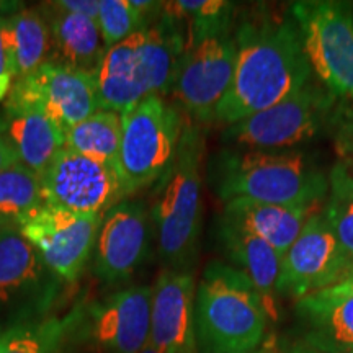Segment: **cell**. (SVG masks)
<instances>
[{
  "mask_svg": "<svg viewBox=\"0 0 353 353\" xmlns=\"http://www.w3.org/2000/svg\"><path fill=\"white\" fill-rule=\"evenodd\" d=\"M236 68L214 121L229 126L273 107L314 79L301 33L288 12H260L234 28Z\"/></svg>",
  "mask_w": 353,
  "mask_h": 353,
  "instance_id": "cell-1",
  "label": "cell"
},
{
  "mask_svg": "<svg viewBox=\"0 0 353 353\" xmlns=\"http://www.w3.org/2000/svg\"><path fill=\"white\" fill-rule=\"evenodd\" d=\"M210 175L223 203L247 198L270 205L319 208L329 190L327 174L299 149H224L211 161Z\"/></svg>",
  "mask_w": 353,
  "mask_h": 353,
  "instance_id": "cell-2",
  "label": "cell"
},
{
  "mask_svg": "<svg viewBox=\"0 0 353 353\" xmlns=\"http://www.w3.org/2000/svg\"><path fill=\"white\" fill-rule=\"evenodd\" d=\"M205 138L200 125H185L179 151L156 183L151 221L161 259L172 270L192 272L201 232V190Z\"/></svg>",
  "mask_w": 353,
  "mask_h": 353,
  "instance_id": "cell-3",
  "label": "cell"
},
{
  "mask_svg": "<svg viewBox=\"0 0 353 353\" xmlns=\"http://www.w3.org/2000/svg\"><path fill=\"white\" fill-rule=\"evenodd\" d=\"M195 321L201 353H247L263 342L268 314L247 275L213 260L196 285Z\"/></svg>",
  "mask_w": 353,
  "mask_h": 353,
  "instance_id": "cell-4",
  "label": "cell"
},
{
  "mask_svg": "<svg viewBox=\"0 0 353 353\" xmlns=\"http://www.w3.org/2000/svg\"><path fill=\"white\" fill-rule=\"evenodd\" d=\"M121 145L117 172L125 196L156 185L179 151L187 118L164 97H148L121 114Z\"/></svg>",
  "mask_w": 353,
  "mask_h": 353,
  "instance_id": "cell-5",
  "label": "cell"
},
{
  "mask_svg": "<svg viewBox=\"0 0 353 353\" xmlns=\"http://www.w3.org/2000/svg\"><path fill=\"white\" fill-rule=\"evenodd\" d=\"M337 103L339 100L314 77L273 107L226 126L221 138L232 149H296L324 131L329 132Z\"/></svg>",
  "mask_w": 353,
  "mask_h": 353,
  "instance_id": "cell-6",
  "label": "cell"
},
{
  "mask_svg": "<svg viewBox=\"0 0 353 353\" xmlns=\"http://www.w3.org/2000/svg\"><path fill=\"white\" fill-rule=\"evenodd\" d=\"M290 12L316 81L337 100L353 101V3L301 0Z\"/></svg>",
  "mask_w": 353,
  "mask_h": 353,
  "instance_id": "cell-7",
  "label": "cell"
},
{
  "mask_svg": "<svg viewBox=\"0 0 353 353\" xmlns=\"http://www.w3.org/2000/svg\"><path fill=\"white\" fill-rule=\"evenodd\" d=\"M64 281L17 229L0 236V334L50 316Z\"/></svg>",
  "mask_w": 353,
  "mask_h": 353,
  "instance_id": "cell-8",
  "label": "cell"
},
{
  "mask_svg": "<svg viewBox=\"0 0 353 353\" xmlns=\"http://www.w3.org/2000/svg\"><path fill=\"white\" fill-rule=\"evenodd\" d=\"M3 108L38 110L68 131L100 110L97 79L46 61L30 76L13 81Z\"/></svg>",
  "mask_w": 353,
  "mask_h": 353,
  "instance_id": "cell-9",
  "label": "cell"
},
{
  "mask_svg": "<svg viewBox=\"0 0 353 353\" xmlns=\"http://www.w3.org/2000/svg\"><path fill=\"white\" fill-rule=\"evenodd\" d=\"M352 262L322 210L316 211L281 255L276 293L299 299L330 288L345 278Z\"/></svg>",
  "mask_w": 353,
  "mask_h": 353,
  "instance_id": "cell-10",
  "label": "cell"
},
{
  "mask_svg": "<svg viewBox=\"0 0 353 353\" xmlns=\"http://www.w3.org/2000/svg\"><path fill=\"white\" fill-rule=\"evenodd\" d=\"M234 28L185 48L172 92L180 110L195 123H213L231 87L237 52Z\"/></svg>",
  "mask_w": 353,
  "mask_h": 353,
  "instance_id": "cell-11",
  "label": "cell"
},
{
  "mask_svg": "<svg viewBox=\"0 0 353 353\" xmlns=\"http://www.w3.org/2000/svg\"><path fill=\"white\" fill-rule=\"evenodd\" d=\"M46 206L79 214L103 216L126 200L117 167L64 148L39 175Z\"/></svg>",
  "mask_w": 353,
  "mask_h": 353,
  "instance_id": "cell-12",
  "label": "cell"
},
{
  "mask_svg": "<svg viewBox=\"0 0 353 353\" xmlns=\"http://www.w3.org/2000/svg\"><path fill=\"white\" fill-rule=\"evenodd\" d=\"M101 214H79L44 205L19 232L64 283L77 281L94 255Z\"/></svg>",
  "mask_w": 353,
  "mask_h": 353,
  "instance_id": "cell-13",
  "label": "cell"
},
{
  "mask_svg": "<svg viewBox=\"0 0 353 353\" xmlns=\"http://www.w3.org/2000/svg\"><path fill=\"white\" fill-rule=\"evenodd\" d=\"M151 211L143 201L123 200L101 216L94 249V272L108 285L138 272L151 245Z\"/></svg>",
  "mask_w": 353,
  "mask_h": 353,
  "instance_id": "cell-14",
  "label": "cell"
},
{
  "mask_svg": "<svg viewBox=\"0 0 353 353\" xmlns=\"http://www.w3.org/2000/svg\"><path fill=\"white\" fill-rule=\"evenodd\" d=\"M196 283L188 270L164 268L152 286L151 337L159 353H198Z\"/></svg>",
  "mask_w": 353,
  "mask_h": 353,
  "instance_id": "cell-15",
  "label": "cell"
},
{
  "mask_svg": "<svg viewBox=\"0 0 353 353\" xmlns=\"http://www.w3.org/2000/svg\"><path fill=\"white\" fill-rule=\"evenodd\" d=\"M152 286L125 288L90 309V335L107 353H139L151 337Z\"/></svg>",
  "mask_w": 353,
  "mask_h": 353,
  "instance_id": "cell-16",
  "label": "cell"
},
{
  "mask_svg": "<svg viewBox=\"0 0 353 353\" xmlns=\"http://www.w3.org/2000/svg\"><path fill=\"white\" fill-rule=\"evenodd\" d=\"M294 314L301 345L321 353H353V290L334 285L299 298Z\"/></svg>",
  "mask_w": 353,
  "mask_h": 353,
  "instance_id": "cell-17",
  "label": "cell"
},
{
  "mask_svg": "<svg viewBox=\"0 0 353 353\" xmlns=\"http://www.w3.org/2000/svg\"><path fill=\"white\" fill-rule=\"evenodd\" d=\"M319 211L316 206L270 205L234 198L224 203L221 221L252 234L283 255L296 241L309 216Z\"/></svg>",
  "mask_w": 353,
  "mask_h": 353,
  "instance_id": "cell-18",
  "label": "cell"
},
{
  "mask_svg": "<svg viewBox=\"0 0 353 353\" xmlns=\"http://www.w3.org/2000/svg\"><path fill=\"white\" fill-rule=\"evenodd\" d=\"M143 38L141 28L105 51L95 74L100 110L123 114L148 99L139 59Z\"/></svg>",
  "mask_w": 353,
  "mask_h": 353,
  "instance_id": "cell-19",
  "label": "cell"
},
{
  "mask_svg": "<svg viewBox=\"0 0 353 353\" xmlns=\"http://www.w3.org/2000/svg\"><path fill=\"white\" fill-rule=\"evenodd\" d=\"M218 241L232 267L239 268L252 281L268 319H276V281L281 255L265 241L221 219Z\"/></svg>",
  "mask_w": 353,
  "mask_h": 353,
  "instance_id": "cell-20",
  "label": "cell"
},
{
  "mask_svg": "<svg viewBox=\"0 0 353 353\" xmlns=\"http://www.w3.org/2000/svg\"><path fill=\"white\" fill-rule=\"evenodd\" d=\"M3 138L19 154L20 164L41 175L65 148V131L48 114L32 108H3Z\"/></svg>",
  "mask_w": 353,
  "mask_h": 353,
  "instance_id": "cell-21",
  "label": "cell"
},
{
  "mask_svg": "<svg viewBox=\"0 0 353 353\" xmlns=\"http://www.w3.org/2000/svg\"><path fill=\"white\" fill-rule=\"evenodd\" d=\"M51 8L54 15L50 21V32L57 56L52 63L95 76L107 51L97 21L63 10L54 3Z\"/></svg>",
  "mask_w": 353,
  "mask_h": 353,
  "instance_id": "cell-22",
  "label": "cell"
},
{
  "mask_svg": "<svg viewBox=\"0 0 353 353\" xmlns=\"http://www.w3.org/2000/svg\"><path fill=\"white\" fill-rule=\"evenodd\" d=\"M82 321V309L63 317L48 316L0 334V353H61Z\"/></svg>",
  "mask_w": 353,
  "mask_h": 353,
  "instance_id": "cell-23",
  "label": "cell"
},
{
  "mask_svg": "<svg viewBox=\"0 0 353 353\" xmlns=\"http://www.w3.org/2000/svg\"><path fill=\"white\" fill-rule=\"evenodd\" d=\"M121 131L120 113L99 110L87 120L65 131V148L92 161L117 167Z\"/></svg>",
  "mask_w": 353,
  "mask_h": 353,
  "instance_id": "cell-24",
  "label": "cell"
},
{
  "mask_svg": "<svg viewBox=\"0 0 353 353\" xmlns=\"http://www.w3.org/2000/svg\"><path fill=\"white\" fill-rule=\"evenodd\" d=\"M39 175L23 164L0 172V229H19L43 208Z\"/></svg>",
  "mask_w": 353,
  "mask_h": 353,
  "instance_id": "cell-25",
  "label": "cell"
},
{
  "mask_svg": "<svg viewBox=\"0 0 353 353\" xmlns=\"http://www.w3.org/2000/svg\"><path fill=\"white\" fill-rule=\"evenodd\" d=\"M164 12L183 28L185 48L234 28V7L226 0H176L164 2Z\"/></svg>",
  "mask_w": 353,
  "mask_h": 353,
  "instance_id": "cell-26",
  "label": "cell"
},
{
  "mask_svg": "<svg viewBox=\"0 0 353 353\" xmlns=\"http://www.w3.org/2000/svg\"><path fill=\"white\" fill-rule=\"evenodd\" d=\"M7 19L15 52L17 79H21L46 63L51 44L50 23L37 8H21Z\"/></svg>",
  "mask_w": 353,
  "mask_h": 353,
  "instance_id": "cell-27",
  "label": "cell"
},
{
  "mask_svg": "<svg viewBox=\"0 0 353 353\" xmlns=\"http://www.w3.org/2000/svg\"><path fill=\"white\" fill-rule=\"evenodd\" d=\"M327 176L329 190L322 213L343 250L353 260V167L337 159Z\"/></svg>",
  "mask_w": 353,
  "mask_h": 353,
  "instance_id": "cell-28",
  "label": "cell"
},
{
  "mask_svg": "<svg viewBox=\"0 0 353 353\" xmlns=\"http://www.w3.org/2000/svg\"><path fill=\"white\" fill-rule=\"evenodd\" d=\"M97 25L105 48L110 50L114 44L144 28L145 21L131 0H100Z\"/></svg>",
  "mask_w": 353,
  "mask_h": 353,
  "instance_id": "cell-29",
  "label": "cell"
},
{
  "mask_svg": "<svg viewBox=\"0 0 353 353\" xmlns=\"http://www.w3.org/2000/svg\"><path fill=\"white\" fill-rule=\"evenodd\" d=\"M329 134L332 138L337 159L353 167V101L339 100L330 121Z\"/></svg>",
  "mask_w": 353,
  "mask_h": 353,
  "instance_id": "cell-30",
  "label": "cell"
},
{
  "mask_svg": "<svg viewBox=\"0 0 353 353\" xmlns=\"http://www.w3.org/2000/svg\"><path fill=\"white\" fill-rule=\"evenodd\" d=\"M15 79L17 65L10 25H8L7 17H0V101L6 100Z\"/></svg>",
  "mask_w": 353,
  "mask_h": 353,
  "instance_id": "cell-31",
  "label": "cell"
},
{
  "mask_svg": "<svg viewBox=\"0 0 353 353\" xmlns=\"http://www.w3.org/2000/svg\"><path fill=\"white\" fill-rule=\"evenodd\" d=\"M56 7L68 10L76 15H82L85 19L97 21L99 19V3L100 0H59V2H52Z\"/></svg>",
  "mask_w": 353,
  "mask_h": 353,
  "instance_id": "cell-32",
  "label": "cell"
},
{
  "mask_svg": "<svg viewBox=\"0 0 353 353\" xmlns=\"http://www.w3.org/2000/svg\"><path fill=\"white\" fill-rule=\"evenodd\" d=\"M17 164H20L19 154L15 152V149L6 139L0 138V172L10 169V167Z\"/></svg>",
  "mask_w": 353,
  "mask_h": 353,
  "instance_id": "cell-33",
  "label": "cell"
},
{
  "mask_svg": "<svg viewBox=\"0 0 353 353\" xmlns=\"http://www.w3.org/2000/svg\"><path fill=\"white\" fill-rule=\"evenodd\" d=\"M23 7L21 2H8V0H0V17H3L6 13H17L20 12Z\"/></svg>",
  "mask_w": 353,
  "mask_h": 353,
  "instance_id": "cell-34",
  "label": "cell"
},
{
  "mask_svg": "<svg viewBox=\"0 0 353 353\" xmlns=\"http://www.w3.org/2000/svg\"><path fill=\"white\" fill-rule=\"evenodd\" d=\"M339 285L343 286V288L353 290V262H352V265H350V268H348L345 278H343V280H342Z\"/></svg>",
  "mask_w": 353,
  "mask_h": 353,
  "instance_id": "cell-35",
  "label": "cell"
},
{
  "mask_svg": "<svg viewBox=\"0 0 353 353\" xmlns=\"http://www.w3.org/2000/svg\"><path fill=\"white\" fill-rule=\"evenodd\" d=\"M283 353H321V352L312 350V348H309L306 345H293V347L286 348Z\"/></svg>",
  "mask_w": 353,
  "mask_h": 353,
  "instance_id": "cell-36",
  "label": "cell"
},
{
  "mask_svg": "<svg viewBox=\"0 0 353 353\" xmlns=\"http://www.w3.org/2000/svg\"><path fill=\"white\" fill-rule=\"evenodd\" d=\"M139 353H159V350H157V348L154 347V345H151V342H149L148 345H145Z\"/></svg>",
  "mask_w": 353,
  "mask_h": 353,
  "instance_id": "cell-37",
  "label": "cell"
},
{
  "mask_svg": "<svg viewBox=\"0 0 353 353\" xmlns=\"http://www.w3.org/2000/svg\"><path fill=\"white\" fill-rule=\"evenodd\" d=\"M247 353H262V352H247Z\"/></svg>",
  "mask_w": 353,
  "mask_h": 353,
  "instance_id": "cell-38",
  "label": "cell"
},
{
  "mask_svg": "<svg viewBox=\"0 0 353 353\" xmlns=\"http://www.w3.org/2000/svg\"><path fill=\"white\" fill-rule=\"evenodd\" d=\"M2 232H3V231H2V229H0V236H2Z\"/></svg>",
  "mask_w": 353,
  "mask_h": 353,
  "instance_id": "cell-39",
  "label": "cell"
}]
</instances>
